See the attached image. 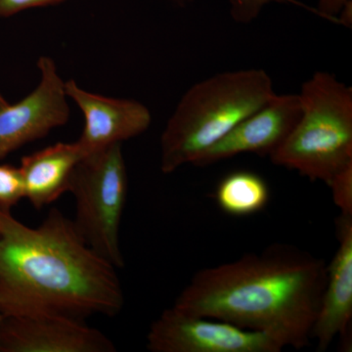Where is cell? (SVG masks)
<instances>
[{
  "instance_id": "1",
  "label": "cell",
  "mask_w": 352,
  "mask_h": 352,
  "mask_svg": "<svg viewBox=\"0 0 352 352\" xmlns=\"http://www.w3.org/2000/svg\"><path fill=\"white\" fill-rule=\"evenodd\" d=\"M117 268L85 243L74 221L52 210L36 228L0 208V314L113 317L124 295Z\"/></svg>"
},
{
  "instance_id": "2",
  "label": "cell",
  "mask_w": 352,
  "mask_h": 352,
  "mask_svg": "<svg viewBox=\"0 0 352 352\" xmlns=\"http://www.w3.org/2000/svg\"><path fill=\"white\" fill-rule=\"evenodd\" d=\"M326 279L322 259L289 245H271L198 271L173 307L270 333L300 349L311 342Z\"/></svg>"
},
{
  "instance_id": "3",
  "label": "cell",
  "mask_w": 352,
  "mask_h": 352,
  "mask_svg": "<svg viewBox=\"0 0 352 352\" xmlns=\"http://www.w3.org/2000/svg\"><path fill=\"white\" fill-rule=\"evenodd\" d=\"M275 94L263 69L224 72L190 87L161 136V170L175 173L195 164L212 145Z\"/></svg>"
},
{
  "instance_id": "4",
  "label": "cell",
  "mask_w": 352,
  "mask_h": 352,
  "mask_svg": "<svg viewBox=\"0 0 352 352\" xmlns=\"http://www.w3.org/2000/svg\"><path fill=\"white\" fill-rule=\"evenodd\" d=\"M298 97L300 118L271 162L329 185L352 164V88L332 74L316 72Z\"/></svg>"
},
{
  "instance_id": "5",
  "label": "cell",
  "mask_w": 352,
  "mask_h": 352,
  "mask_svg": "<svg viewBox=\"0 0 352 352\" xmlns=\"http://www.w3.org/2000/svg\"><path fill=\"white\" fill-rule=\"evenodd\" d=\"M129 191L122 143L85 155L76 164L69 192L76 200V230L116 268L124 266L120 229Z\"/></svg>"
},
{
  "instance_id": "6",
  "label": "cell",
  "mask_w": 352,
  "mask_h": 352,
  "mask_svg": "<svg viewBox=\"0 0 352 352\" xmlns=\"http://www.w3.org/2000/svg\"><path fill=\"white\" fill-rule=\"evenodd\" d=\"M285 347L270 333L187 314L173 305L153 322L147 335L152 352H280Z\"/></svg>"
},
{
  "instance_id": "7",
  "label": "cell",
  "mask_w": 352,
  "mask_h": 352,
  "mask_svg": "<svg viewBox=\"0 0 352 352\" xmlns=\"http://www.w3.org/2000/svg\"><path fill=\"white\" fill-rule=\"evenodd\" d=\"M38 87L16 104L0 102V160L43 138L69 118L65 80L52 58H39Z\"/></svg>"
},
{
  "instance_id": "8",
  "label": "cell",
  "mask_w": 352,
  "mask_h": 352,
  "mask_svg": "<svg viewBox=\"0 0 352 352\" xmlns=\"http://www.w3.org/2000/svg\"><path fill=\"white\" fill-rule=\"evenodd\" d=\"M115 351L105 333L66 315L7 316L0 323V352Z\"/></svg>"
},
{
  "instance_id": "9",
  "label": "cell",
  "mask_w": 352,
  "mask_h": 352,
  "mask_svg": "<svg viewBox=\"0 0 352 352\" xmlns=\"http://www.w3.org/2000/svg\"><path fill=\"white\" fill-rule=\"evenodd\" d=\"M300 115L298 94H275L204 153L194 166H207L247 153L270 157L288 138Z\"/></svg>"
},
{
  "instance_id": "10",
  "label": "cell",
  "mask_w": 352,
  "mask_h": 352,
  "mask_svg": "<svg viewBox=\"0 0 352 352\" xmlns=\"http://www.w3.org/2000/svg\"><path fill=\"white\" fill-rule=\"evenodd\" d=\"M65 88L85 117L82 135L76 141L85 156L136 138L151 124V112L140 102L92 94L74 80L65 82Z\"/></svg>"
},
{
  "instance_id": "11",
  "label": "cell",
  "mask_w": 352,
  "mask_h": 352,
  "mask_svg": "<svg viewBox=\"0 0 352 352\" xmlns=\"http://www.w3.org/2000/svg\"><path fill=\"white\" fill-rule=\"evenodd\" d=\"M339 247L327 265V279L320 307L310 338L318 351H327L336 338L349 346L352 320V215L340 214L336 219Z\"/></svg>"
},
{
  "instance_id": "12",
  "label": "cell",
  "mask_w": 352,
  "mask_h": 352,
  "mask_svg": "<svg viewBox=\"0 0 352 352\" xmlns=\"http://www.w3.org/2000/svg\"><path fill=\"white\" fill-rule=\"evenodd\" d=\"M83 153L78 143L59 142L23 157L19 166L25 198L43 208L69 192V182Z\"/></svg>"
},
{
  "instance_id": "13",
  "label": "cell",
  "mask_w": 352,
  "mask_h": 352,
  "mask_svg": "<svg viewBox=\"0 0 352 352\" xmlns=\"http://www.w3.org/2000/svg\"><path fill=\"white\" fill-rule=\"evenodd\" d=\"M215 199L226 214L245 217L261 212L265 207L270 200V188L256 173L236 171L219 182Z\"/></svg>"
},
{
  "instance_id": "14",
  "label": "cell",
  "mask_w": 352,
  "mask_h": 352,
  "mask_svg": "<svg viewBox=\"0 0 352 352\" xmlns=\"http://www.w3.org/2000/svg\"><path fill=\"white\" fill-rule=\"evenodd\" d=\"M173 1L183 3L187 0H173ZM229 3H230V12L233 19L244 24L258 18L264 7L271 3L288 4V6L300 7L320 17L316 7L307 6L300 0H229Z\"/></svg>"
},
{
  "instance_id": "15",
  "label": "cell",
  "mask_w": 352,
  "mask_h": 352,
  "mask_svg": "<svg viewBox=\"0 0 352 352\" xmlns=\"http://www.w3.org/2000/svg\"><path fill=\"white\" fill-rule=\"evenodd\" d=\"M23 198L24 183L20 168L0 164V208L11 210Z\"/></svg>"
},
{
  "instance_id": "16",
  "label": "cell",
  "mask_w": 352,
  "mask_h": 352,
  "mask_svg": "<svg viewBox=\"0 0 352 352\" xmlns=\"http://www.w3.org/2000/svg\"><path fill=\"white\" fill-rule=\"evenodd\" d=\"M328 186L340 214L352 215V164L338 173Z\"/></svg>"
},
{
  "instance_id": "17",
  "label": "cell",
  "mask_w": 352,
  "mask_h": 352,
  "mask_svg": "<svg viewBox=\"0 0 352 352\" xmlns=\"http://www.w3.org/2000/svg\"><path fill=\"white\" fill-rule=\"evenodd\" d=\"M69 0H0V17H11L38 7L56 6Z\"/></svg>"
},
{
  "instance_id": "18",
  "label": "cell",
  "mask_w": 352,
  "mask_h": 352,
  "mask_svg": "<svg viewBox=\"0 0 352 352\" xmlns=\"http://www.w3.org/2000/svg\"><path fill=\"white\" fill-rule=\"evenodd\" d=\"M352 3V0H317L316 9L323 19L340 25L339 16L344 7Z\"/></svg>"
},
{
  "instance_id": "19",
  "label": "cell",
  "mask_w": 352,
  "mask_h": 352,
  "mask_svg": "<svg viewBox=\"0 0 352 352\" xmlns=\"http://www.w3.org/2000/svg\"><path fill=\"white\" fill-rule=\"evenodd\" d=\"M0 102H6V100H4V98L3 97L1 96V95H0Z\"/></svg>"
},
{
  "instance_id": "20",
  "label": "cell",
  "mask_w": 352,
  "mask_h": 352,
  "mask_svg": "<svg viewBox=\"0 0 352 352\" xmlns=\"http://www.w3.org/2000/svg\"><path fill=\"white\" fill-rule=\"evenodd\" d=\"M2 318H3V316L0 314V323H1Z\"/></svg>"
}]
</instances>
